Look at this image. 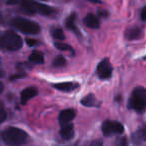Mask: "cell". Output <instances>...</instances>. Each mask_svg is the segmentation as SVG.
<instances>
[{
	"mask_svg": "<svg viewBox=\"0 0 146 146\" xmlns=\"http://www.w3.org/2000/svg\"><path fill=\"white\" fill-rule=\"evenodd\" d=\"M1 139L9 146H20L27 142L28 135L20 128L8 127L1 133Z\"/></svg>",
	"mask_w": 146,
	"mask_h": 146,
	"instance_id": "obj_1",
	"label": "cell"
},
{
	"mask_svg": "<svg viewBox=\"0 0 146 146\" xmlns=\"http://www.w3.org/2000/svg\"><path fill=\"white\" fill-rule=\"evenodd\" d=\"M23 45L22 38L13 31H6L0 35V49L16 51Z\"/></svg>",
	"mask_w": 146,
	"mask_h": 146,
	"instance_id": "obj_2",
	"label": "cell"
},
{
	"mask_svg": "<svg viewBox=\"0 0 146 146\" xmlns=\"http://www.w3.org/2000/svg\"><path fill=\"white\" fill-rule=\"evenodd\" d=\"M20 5L22 10L25 13L30 15L35 14V13H39V14L45 15V16H49L52 13H54V9L52 7L42 4V3L36 2L34 0H24Z\"/></svg>",
	"mask_w": 146,
	"mask_h": 146,
	"instance_id": "obj_3",
	"label": "cell"
},
{
	"mask_svg": "<svg viewBox=\"0 0 146 146\" xmlns=\"http://www.w3.org/2000/svg\"><path fill=\"white\" fill-rule=\"evenodd\" d=\"M11 23L15 28L25 34H38L40 32V26L36 22L22 17H15Z\"/></svg>",
	"mask_w": 146,
	"mask_h": 146,
	"instance_id": "obj_4",
	"label": "cell"
},
{
	"mask_svg": "<svg viewBox=\"0 0 146 146\" xmlns=\"http://www.w3.org/2000/svg\"><path fill=\"white\" fill-rule=\"evenodd\" d=\"M130 106L136 111H141L146 106V89L137 87L133 90L130 97Z\"/></svg>",
	"mask_w": 146,
	"mask_h": 146,
	"instance_id": "obj_5",
	"label": "cell"
},
{
	"mask_svg": "<svg viewBox=\"0 0 146 146\" xmlns=\"http://www.w3.org/2000/svg\"><path fill=\"white\" fill-rule=\"evenodd\" d=\"M124 131V127L121 123L112 120H106L102 124V132L105 136H112L116 134H121Z\"/></svg>",
	"mask_w": 146,
	"mask_h": 146,
	"instance_id": "obj_6",
	"label": "cell"
},
{
	"mask_svg": "<svg viewBox=\"0 0 146 146\" xmlns=\"http://www.w3.org/2000/svg\"><path fill=\"white\" fill-rule=\"evenodd\" d=\"M97 74L101 79H108L112 74V66L107 59H104L98 64Z\"/></svg>",
	"mask_w": 146,
	"mask_h": 146,
	"instance_id": "obj_7",
	"label": "cell"
},
{
	"mask_svg": "<svg viewBox=\"0 0 146 146\" xmlns=\"http://www.w3.org/2000/svg\"><path fill=\"white\" fill-rule=\"evenodd\" d=\"M75 117V111L73 109H65V110H62L59 114V117H58V120H59V123L61 125H66L68 124L70 121H72Z\"/></svg>",
	"mask_w": 146,
	"mask_h": 146,
	"instance_id": "obj_8",
	"label": "cell"
},
{
	"mask_svg": "<svg viewBox=\"0 0 146 146\" xmlns=\"http://www.w3.org/2000/svg\"><path fill=\"white\" fill-rule=\"evenodd\" d=\"M38 94V90L35 87H27L22 90L21 92V102L22 103H26L29 99L35 97Z\"/></svg>",
	"mask_w": 146,
	"mask_h": 146,
	"instance_id": "obj_9",
	"label": "cell"
},
{
	"mask_svg": "<svg viewBox=\"0 0 146 146\" xmlns=\"http://www.w3.org/2000/svg\"><path fill=\"white\" fill-rule=\"evenodd\" d=\"M83 22H84V24L87 27H89V28L96 29V28H99V26H100L99 19L94 14H88L87 16L84 18Z\"/></svg>",
	"mask_w": 146,
	"mask_h": 146,
	"instance_id": "obj_10",
	"label": "cell"
},
{
	"mask_svg": "<svg viewBox=\"0 0 146 146\" xmlns=\"http://www.w3.org/2000/svg\"><path fill=\"white\" fill-rule=\"evenodd\" d=\"M53 87L56 88V89L60 90V91H72L73 89L78 87L77 83H74V82H60V83H56L53 85Z\"/></svg>",
	"mask_w": 146,
	"mask_h": 146,
	"instance_id": "obj_11",
	"label": "cell"
},
{
	"mask_svg": "<svg viewBox=\"0 0 146 146\" xmlns=\"http://www.w3.org/2000/svg\"><path fill=\"white\" fill-rule=\"evenodd\" d=\"M60 135L61 137L66 140L72 139L73 136H74V128H73L72 124L68 123L66 125H63L60 130Z\"/></svg>",
	"mask_w": 146,
	"mask_h": 146,
	"instance_id": "obj_12",
	"label": "cell"
},
{
	"mask_svg": "<svg viewBox=\"0 0 146 146\" xmlns=\"http://www.w3.org/2000/svg\"><path fill=\"white\" fill-rule=\"evenodd\" d=\"M141 29L138 28V27H132V28H129L125 33V36L127 39L129 40H135V39H138L140 36H141Z\"/></svg>",
	"mask_w": 146,
	"mask_h": 146,
	"instance_id": "obj_13",
	"label": "cell"
},
{
	"mask_svg": "<svg viewBox=\"0 0 146 146\" xmlns=\"http://www.w3.org/2000/svg\"><path fill=\"white\" fill-rule=\"evenodd\" d=\"M81 104H83L84 106H87V107H94V106L98 105V101L94 95L88 94L87 96H84V97L82 98Z\"/></svg>",
	"mask_w": 146,
	"mask_h": 146,
	"instance_id": "obj_14",
	"label": "cell"
},
{
	"mask_svg": "<svg viewBox=\"0 0 146 146\" xmlns=\"http://www.w3.org/2000/svg\"><path fill=\"white\" fill-rule=\"evenodd\" d=\"M132 139H133V142L136 144L142 143L143 141L146 140V128H142V129H139L138 131H136L135 133L132 136Z\"/></svg>",
	"mask_w": 146,
	"mask_h": 146,
	"instance_id": "obj_15",
	"label": "cell"
},
{
	"mask_svg": "<svg viewBox=\"0 0 146 146\" xmlns=\"http://www.w3.org/2000/svg\"><path fill=\"white\" fill-rule=\"evenodd\" d=\"M29 61H31L33 63H36V64H41L44 61V57H43L42 53L38 52V51H34L29 56Z\"/></svg>",
	"mask_w": 146,
	"mask_h": 146,
	"instance_id": "obj_16",
	"label": "cell"
},
{
	"mask_svg": "<svg viewBox=\"0 0 146 146\" xmlns=\"http://www.w3.org/2000/svg\"><path fill=\"white\" fill-rule=\"evenodd\" d=\"M66 27L68 29L72 31H76V26H75V15L72 14L66 19Z\"/></svg>",
	"mask_w": 146,
	"mask_h": 146,
	"instance_id": "obj_17",
	"label": "cell"
},
{
	"mask_svg": "<svg viewBox=\"0 0 146 146\" xmlns=\"http://www.w3.org/2000/svg\"><path fill=\"white\" fill-rule=\"evenodd\" d=\"M51 34H52L53 38H55L56 40H64V39H65L64 32H63V30H62V29H60V28L53 29L52 32H51Z\"/></svg>",
	"mask_w": 146,
	"mask_h": 146,
	"instance_id": "obj_18",
	"label": "cell"
},
{
	"mask_svg": "<svg viewBox=\"0 0 146 146\" xmlns=\"http://www.w3.org/2000/svg\"><path fill=\"white\" fill-rule=\"evenodd\" d=\"M65 64H66V59L63 56H61V55H58V56L55 57V59L53 60L52 63V65L54 67H61Z\"/></svg>",
	"mask_w": 146,
	"mask_h": 146,
	"instance_id": "obj_19",
	"label": "cell"
},
{
	"mask_svg": "<svg viewBox=\"0 0 146 146\" xmlns=\"http://www.w3.org/2000/svg\"><path fill=\"white\" fill-rule=\"evenodd\" d=\"M55 47L61 51H72L73 50L72 47H71L70 45L66 44V43L57 42V43H55Z\"/></svg>",
	"mask_w": 146,
	"mask_h": 146,
	"instance_id": "obj_20",
	"label": "cell"
},
{
	"mask_svg": "<svg viewBox=\"0 0 146 146\" xmlns=\"http://www.w3.org/2000/svg\"><path fill=\"white\" fill-rule=\"evenodd\" d=\"M5 119H6V112L4 111L2 106H0V123H2Z\"/></svg>",
	"mask_w": 146,
	"mask_h": 146,
	"instance_id": "obj_21",
	"label": "cell"
},
{
	"mask_svg": "<svg viewBox=\"0 0 146 146\" xmlns=\"http://www.w3.org/2000/svg\"><path fill=\"white\" fill-rule=\"evenodd\" d=\"M26 43L28 46H35V45H37V40H35V39H30V38H27L26 39Z\"/></svg>",
	"mask_w": 146,
	"mask_h": 146,
	"instance_id": "obj_22",
	"label": "cell"
},
{
	"mask_svg": "<svg viewBox=\"0 0 146 146\" xmlns=\"http://www.w3.org/2000/svg\"><path fill=\"white\" fill-rule=\"evenodd\" d=\"M117 146H127V140H126V138H120L117 141Z\"/></svg>",
	"mask_w": 146,
	"mask_h": 146,
	"instance_id": "obj_23",
	"label": "cell"
},
{
	"mask_svg": "<svg viewBox=\"0 0 146 146\" xmlns=\"http://www.w3.org/2000/svg\"><path fill=\"white\" fill-rule=\"evenodd\" d=\"M24 0H7V3L10 5H15V4H21Z\"/></svg>",
	"mask_w": 146,
	"mask_h": 146,
	"instance_id": "obj_24",
	"label": "cell"
},
{
	"mask_svg": "<svg viewBox=\"0 0 146 146\" xmlns=\"http://www.w3.org/2000/svg\"><path fill=\"white\" fill-rule=\"evenodd\" d=\"M141 19L143 21H146V7H144L141 11Z\"/></svg>",
	"mask_w": 146,
	"mask_h": 146,
	"instance_id": "obj_25",
	"label": "cell"
},
{
	"mask_svg": "<svg viewBox=\"0 0 146 146\" xmlns=\"http://www.w3.org/2000/svg\"><path fill=\"white\" fill-rule=\"evenodd\" d=\"M91 146H102V142L101 141H94V142H92Z\"/></svg>",
	"mask_w": 146,
	"mask_h": 146,
	"instance_id": "obj_26",
	"label": "cell"
},
{
	"mask_svg": "<svg viewBox=\"0 0 146 146\" xmlns=\"http://www.w3.org/2000/svg\"><path fill=\"white\" fill-rule=\"evenodd\" d=\"M3 89H4V85H3V83L1 81H0V94L3 92Z\"/></svg>",
	"mask_w": 146,
	"mask_h": 146,
	"instance_id": "obj_27",
	"label": "cell"
},
{
	"mask_svg": "<svg viewBox=\"0 0 146 146\" xmlns=\"http://www.w3.org/2000/svg\"><path fill=\"white\" fill-rule=\"evenodd\" d=\"M4 75H5V73H4V71H3V70H1V69H0V78H2V77H4Z\"/></svg>",
	"mask_w": 146,
	"mask_h": 146,
	"instance_id": "obj_28",
	"label": "cell"
},
{
	"mask_svg": "<svg viewBox=\"0 0 146 146\" xmlns=\"http://www.w3.org/2000/svg\"><path fill=\"white\" fill-rule=\"evenodd\" d=\"M90 1H92V2H98V0H90Z\"/></svg>",
	"mask_w": 146,
	"mask_h": 146,
	"instance_id": "obj_29",
	"label": "cell"
},
{
	"mask_svg": "<svg viewBox=\"0 0 146 146\" xmlns=\"http://www.w3.org/2000/svg\"><path fill=\"white\" fill-rule=\"evenodd\" d=\"M0 106H2V105H1V104H0Z\"/></svg>",
	"mask_w": 146,
	"mask_h": 146,
	"instance_id": "obj_30",
	"label": "cell"
}]
</instances>
